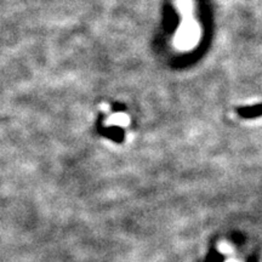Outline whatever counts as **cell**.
<instances>
[{"label":"cell","instance_id":"1","mask_svg":"<svg viewBox=\"0 0 262 262\" xmlns=\"http://www.w3.org/2000/svg\"><path fill=\"white\" fill-rule=\"evenodd\" d=\"M219 249H220V253H222V254H229L232 251V247L228 244V243H221Z\"/></svg>","mask_w":262,"mask_h":262},{"label":"cell","instance_id":"2","mask_svg":"<svg viewBox=\"0 0 262 262\" xmlns=\"http://www.w3.org/2000/svg\"><path fill=\"white\" fill-rule=\"evenodd\" d=\"M227 262H240V261H238V260H228Z\"/></svg>","mask_w":262,"mask_h":262}]
</instances>
